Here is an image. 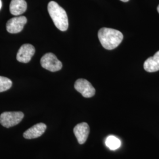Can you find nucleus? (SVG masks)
Instances as JSON below:
<instances>
[{
  "label": "nucleus",
  "instance_id": "nucleus-1",
  "mask_svg": "<svg viewBox=\"0 0 159 159\" xmlns=\"http://www.w3.org/2000/svg\"><path fill=\"white\" fill-rule=\"evenodd\" d=\"M98 37L102 47L111 50L119 46L123 39V35L119 30L104 27L98 31Z\"/></svg>",
  "mask_w": 159,
  "mask_h": 159
},
{
  "label": "nucleus",
  "instance_id": "nucleus-2",
  "mask_svg": "<svg viewBox=\"0 0 159 159\" xmlns=\"http://www.w3.org/2000/svg\"><path fill=\"white\" fill-rule=\"evenodd\" d=\"M48 11L57 29L61 31H65L68 29L67 14L63 8L56 2L50 1L48 3Z\"/></svg>",
  "mask_w": 159,
  "mask_h": 159
},
{
  "label": "nucleus",
  "instance_id": "nucleus-3",
  "mask_svg": "<svg viewBox=\"0 0 159 159\" xmlns=\"http://www.w3.org/2000/svg\"><path fill=\"white\" fill-rule=\"evenodd\" d=\"M21 111H7L0 115V124L6 128H10L19 124L24 118Z\"/></svg>",
  "mask_w": 159,
  "mask_h": 159
},
{
  "label": "nucleus",
  "instance_id": "nucleus-4",
  "mask_svg": "<svg viewBox=\"0 0 159 159\" xmlns=\"http://www.w3.org/2000/svg\"><path fill=\"white\" fill-rule=\"evenodd\" d=\"M40 63L43 68L51 72L59 71L63 67L62 63L57 58L56 55L51 52L44 54L41 58Z\"/></svg>",
  "mask_w": 159,
  "mask_h": 159
},
{
  "label": "nucleus",
  "instance_id": "nucleus-5",
  "mask_svg": "<svg viewBox=\"0 0 159 159\" xmlns=\"http://www.w3.org/2000/svg\"><path fill=\"white\" fill-rule=\"evenodd\" d=\"M75 89L85 98H90L94 96L96 90L91 83L87 80L78 79L74 84Z\"/></svg>",
  "mask_w": 159,
  "mask_h": 159
},
{
  "label": "nucleus",
  "instance_id": "nucleus-6",
  "mask_svg": "<svg viewBox=\"0 0 159 159\" xmlns=\"http://www.w3.org/2000/svg\"><path fill=\"white\" fill-rule=\"evenodd\" d=\"M27 22V19L25 16L14 17L7 21L6 24V29L7 31L10 33H18L23 30Z\"/></svg>",
  "mask_w": 159,
  "mask_h": 159
},
{
  "label": "nucleus",
  "instance_id": "nucleus-7",
  "mask_svg": "<svg viewBox=\"0 0 159 159\" xmlns=\"http://www.w3.org/2000/svg\"><path fill=\"white\" fill-rule=\"evenodd\" d=\"M35 51V48L33 45L30 44H23L17 52V60L21 63H29L34 56Z\"/></svg>",
  "mask_w": 159,
  "mask_h": 159
},
{
  "label": "nucleus",
  "instance_id": "nucleus-8",
  "mask_svg": "<svg viewBox=\"0 0 159 159\" xmlns=\"http://www.w3.org/2000/svg\"><path fill=\"white\" fill-rule=\"evenodd\" d=\"M73 131L79 143L83 144L86 142L88 138L90 133V127L87 123H81L75 126Z\"/></svg>",
  "mask_w": 159,
  "mask_h": 159
},
{
  "label": "nucleus",
  "instance_id": "nucleus-9",
  "mask_svg": "<svg viewBox=\"0 0 159 159\" xmlns=\"http://www.w3.org/2000/svg\"><path fill=\"white\" fill-rule=\"evenodd\" d=\"M47 125L43 123H38L25 131L23 136L26 139H33L42 136L45 132Z\"/></svg>",
  "mask_w": 159,
  "mask_h": 159
},
{
  "label": "nucleus",
  "instance_id": "nucleus-10",
  "mask_svg": "<svg viewBox=\"0 0 159 159\" xmlns=\"http://www.w3.org/2000/svg\"><path fill=\"white\" fill-rule=\"evenodd\" d=\"M27 4L25 0H12L10 5V11L14 16H20L27 10Z\"/></svg>",
  "mask_w": 159,
  "mask_h": 159
},
{
  "label": "nucleus",
  "instance_id": "nucleus-11",
  "mask_svg": "<svg viewBox=\"0 0 159 159\" xmlns=\"http://www.w3.org/2000/svg\"><path fill=\"white\" fill-rule=\"evenodd\" d=\"M144 69L148 73L156 72L159 70V51L153 57H149L144 63Z\"/></svg>",
  "mask_w": 159,
  "mask_h": 159
},
{
  "label": "nucleus",
  "instance_id": "nucleus-12",
  "mask_svg": "<svg viewBox=\"0 0 159 159\" xmlns=\"http://www.w3.org/2000/svg\"><path fill=\"white\" fill-rule=\"evenodd\" d=\"M106 144L107 148L111 150L118 149L121 146V141L119 139L114 136H109L106 139Z\"/></svg>",
  "mask_w": 159,
  "mask_h": 159
},
{
  "label": "nucleus",
  "instance_id": "nucleus-13",
  "mask_svg": "<svg viewBox=\"0 0 159 159\" xmlns=\"http://www.w3.org/2000/svg\"><path fill=\"white\" fill-rule=\"evenodd\" d=\"M11 80L5 77L0 76V92L7 91L11 87Z\"/></svg>",
  "mask_w": 159,
  "mask_h": 159
},
{
  "label": "nucleus",
  "instance_id": "nucleus-14",
  "mask_svg": "<svg viewBox=\"0 0 159 159\" xmlns=\"http://www.w3.org/2000/svg\"><path fill=\"white\" fill-rule=\"evenodd\" d=\"M1 7H2V1H1V0H0V10H1Z\"/></svg>",
  "mask_w": 159,
  "mask_h": 159
},
{
  "label": "nucleus",
  "instance_id": "nucleus-15",
  "mask_svg": "<svg viewBox=\"0 0 159 159\" xmlns=\"http://www.w3.org/2000/svg\"><path fill=\"white\" fill-rule=\"evenodd\" d=\"M120 1H121L123 2H128L129 0H120Z\"/></svg>",
  "mask_w": 159,
  "mask_h": 159
},
{
  "label": "nucleus",
  "instance_id": "nucleus-16",
  "mask_svg": "<svg viewBox=\"0 0 159 159\" xmlns=\"http://www.w3.org/2000/svg\"><path fill=\"white\" fill-rule=\"evenodd\" d=\"M157 11H158V12L159 13V5L158 6V7H157Z\"/></svg>",
  "mask_w": 159,
  "mask_h": 159
}]
</instances>
